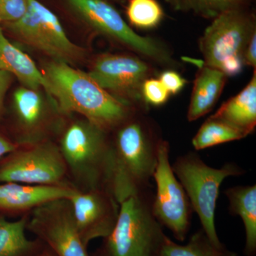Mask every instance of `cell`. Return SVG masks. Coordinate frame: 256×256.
Listing matches in <instances>:
<instances>
[{
  "mask_svg": "<svg viewBox=\"0 0 256 256\" xmlns=\"http://www.w3.org/2000/svg\"><path fill=\"white\" fill-rule=\"evenodd\" d=\"M242 132L246 137L256 127V69L246 87L212 114Z\"/></svg>",
  "mask_w": 256,
  "mask_h": 256,
  "instance_id": "17",
  "label": "cell"
},
{
  "mask_svg": "<svg viewBox=\"0 0 256 256\" xmlns=\"http://www.w3.org/2000/svg\"><path fill=\"white\" fill-rule=\"evenodd\" d=\"M0 70L18 79L23 86L45 92L48 84L42 72L31 57L13 44L5 36L0 25Z\"/></svg>",
  "mask_w": 256,
  "mask_h": 256,
  "instance_id": "16",
  "label": "cell"
},
{
  "mask_svg": "<svg viewBox=\"0 0 256 256\" xmlns=\"http://www.w3.org/2000/svg\"><path fill=\"white\" fill-rule=\"evenodd\" d=\"M14 78L12 74L0 70V119L4 114L5 97Z\"/></svg>",
  "mask_w": 256,
  "mask_h": 256,
  "instance_id": "27",
  "label": "cell"
},
{
  "mask_svg": "<svg viewBox=\"0 0 256 256\" xmlns=\"http://www.w3.org/2000/svg\"><path fill=\"white\" fill-rule=\"evenodd\" d=\"M1 182L28 185L70 184L63 156L54 140L20 144L1 156Z\"/></svg>",
  "mask_w": 256,
  "mask_h": 256,
  "instance_id": "9",
  "label": "cell"
},
{
  "mask_svg": "<svg viewBox=\"0 0 256 256\" xmlns=\"http://www.w3.org/2000/svg\"><path fill=\"white\" fill-rule=\"evenodd\" d=\"M76 191L70 184L62 185H28L0 183V214L18 218L48 202L68 198Z\"/></svg>",
  "mask_w": 256,
  "mask_h": 256,
  "instance_id": "14",
  "label": "cell"
},
{
  "mask_svg": "<svg viewBox=\"0 0 256 256\" xmlns=\"http://www.w3.org/2000/svg\"><path fill=\"white\" fill-rule=\"evenodd\" d=\"M159 79L170 96L178 95L188 84L186 78L172 69H168L160 74Z\"/></svg>",
  "mask_w": 256,
  "mask_h": 256,
  "instance_id": "26",
  "label": "cell"
},
{
  "mask_svg": "<svg viewBox=\"0 0 256 256\" xmlns=\"http://www.w3.org/2000/svg\"><path fill=\"white\" fill-rule=\"evenodd\" d=\"M170 154L169 142L162 140L152 176L156 186L152 212L158 222L169 229L176 240L184 242L190 232L193 210L184 188L173 172Z\"/></svg>",
  "mask_w": 256,
  "mask_h": 256,
  "instance_id": "11",
  "label": "cell"
},
{
  "mask_svg": "<svg viewBox=\"0 0 256 256\" xmlns=\"http://www.w3.org/2000/svg\"><path fill=\"white\" fill-rule=\"evenodd\" d=\"M174 10L192 12L202 18L213 20L236 8L247 6L248 0H165Z\"/></svg>",
  "mask_w": 256,
  "mask_h": 256,
  "instance_id": "22",
  "label": "cell"
},
{
  "mask_svg": "<svg viewBox=\"0 0 256 256\" xmlns=\"http://www.w3.org/2000/svg\"><path fill=\"white\" fill-rule=\"evenodd\" d=\"M226 196L228 210L233 216H238L244 222L246 232L244 254H256V186H236L227 188Z\"/></svg>",
  "mask_w": 256,
  "mask_h": 256,
  "instance_id": "18",
  "label": "cell"
},
{
  "mask_svg": "<svg viewBox=\"0 0 256 256\" xmlns=\"http://www.w3.org/2000/svg\"><path fill=\"white\" fill-rule=\"evenodd\" d=\"M152 186L120 202L118 220L92 256H156L166 234L152 212Z\"/></svg>",
  "mask_w": 256,
  "mask_h": 256,
  "instance_id": "4",
  "label": "cell"
},
{
  "mask_svg": "<svg viewBox=\"0 0 256 256\" xmlns=\"http://www.w3.org/2000/svg\"><path fill=\"white\" fill-rule=\"evenodd\" d=\"M126 15L134 28L151 30L163 21L164 12L158 0H128Z\"/></svg>",
  "mask_w": 256,
  "mask_h": 256,
  "instance_id": "23",
  "label": "cell"
},
{
  "mask_svg": "<svg viewBox=\"0 0 256 256\" xmlns=\"http://www.w3.org/2000/svg\"><path fill=\"white\" fill-rule=\"evenodd\" d=\"M245 66L256 69V32L254 33L248 42L244 54Z\"/></svg>",
  "mask_w": 256,
  "mask_h": 256,
  "instance_id": "28",
  "label": "cell"
},
{
  "mask_svg": "<svg viewBox=\"0 0 256 256\" xmlns=\"http://www.w3.org/2000/svg\"><path fill=\"white\" fill-rule=\"evenodd\" d=\"M18 144L14 142L10 136L0 131V158L14 150Z\"/></svg>",
  "mask_w": 256,
  "mask_h": 256,
  "instance_id": "29",
  "label": "cell"
},
{
  "mask_svg": "<svg viewBox=\"0 0 256 256\" xmlns=\"http://www.w3.org/2000/svg\"><path fill=\"white\" fill-rule=\"evenodd\" d=\"M244 138L246 136L238 130L222 120L210 116L202 124L192 139V146L196 150H202Z\"/></svg>",
  "mask_w": 256,
  "mask_h": 256,
  "instance_id": "21",
  "label": "cell"
},
{
  "mask_svg": "<svg viewBox=\"0 0 256 256\" xmlns=\"http://www.w3.org/2000/svg\"><path fill=\"white\" fill-rule=\"evenodd\" d=\"M34 256H56L46 246L43 244L41 248Z\"/></svg>",
  "mask_w": 256,
  "mask_h": 256,
  "instance_id": "30",
  "label": "cell"
},
{
  "mask_svg": "<svg viewBox=\"0 0 256 256\" xmlns=\"http://www.w3.org/2000/svg\"><path fill=\"white\" fill-rule=\"evenodd\" d=\"M26 230L56 256H92L76 227L68 198L54 200L34 210Z\"/></svg>",
  "mask_w": 256,
  "mask_h": 256,
  "instance_id": "12",
  "label": "cell"
},
{
  "mask_svg": "<svg viewBox=\"0 0 256 256\" xmlns=\"http://www.w3.org/2000/svg\"><path fill=\"white\" fill-rule=\"evenodd\" d=\"M3 26L18 41L52 60L72 66L85 57L86 50L67 36L58 16L38 0H30L22 18Z\"/></svg>",
  "mask_w": 256,
  "mask_h": 256,
  "instance_id": "8",
  "label": "cell"
},
{
  "mask_svg": "<svg viewBox=\"0 0 256 256\" xmlns=\"http://www.w3.org/2000/svg\"><path fill=\"white\" fill-rule=\"evenodd\" d=\"M146 112H138L112 131L110 190L118 202L150 188L162 138Z\"/></svg>",
  "mask_w": 256,
  "mask_h": 256,
  "instance_id": "2",
  "label": "cell"
},
{
  "mask_svg": "<svg viewBox=\"0 0 256 256\" xmlns=\"http://www.w3.org/2000/svg\"><path fill=\"white\" fill-rule=\"evenodd\" d=\"M156 256H237V254L228 250L224 244L216 246L200 228L184 245L165 236Z\"/></svg>",
  "mask_w": 256,
  "mask_h": 256,
  "instance_id": "20",
  "label": "cell"
},
{
  "mask_svg": "<svg viewBox=\"0 0 256 256\" xmlns=\"http://www.w3.org/2000/svg\"><path fill=\"white\" fill-rule=\"evenodd\" d=\"M72 11L92 31L116 42L150 63L174 68L178 63L162 42L136 33L107 0H67Z\"/></svg>",
  "mask_w": 256,
  "mask_h": 256,
  "instance_id": "6",
  "label": "cell"
},
{
  "mask_svg": "<svg viewBox=\"0 0 256 256\" xmlns=\"http://www.w3.org/2000/svg\"><path fill=\"white\" fill-rule=\"evenodd\" d=\"M227 78L218 69L204 64L198 67L188 108L190 122L197 120L212 111L223 92Z\"/></svg>",
  "mask_w": 256,
  "mask_h": 256,
  "instance_id": "15",
  "label": "cell"
},
{
  "mask_svg": "<svg viewBox=\"0 0 256 256\" xmlns=\"http://www.w3.org/2000/svg\"><path fill=\"white\" fill-rule=\"evenodd\" d=\"M42 72L48 84L46 92L62 116L76 114L111 133L142 112L111 95L88 74L70 64L52 60Z\"/></svg>",
  "mask_w": 256,
  "mask_h": 256,
  "instance_id": "1",
  "label": "cell"
},
{
  "mask_svg": "<svg viewBox=\"0 0 256 256\" xmlns=\"http://www.w3.org/2000/svg\"><path fill=\"white\" fill-rule=\"evenodd\" d=\"M30 6V0H0V24L15 22L22 18Z\"/></svg>",
  "mask_w": 256,
  "mask_h": 256,
  "instance_id": "25",
  "label": "cell"
},
{
  "mask_svg": "<svg viewBox=\"0 0 256 256\" xmlns=\"http://www.w3.org/2000/svg\"><path fill=\"white\" fill-rule=\"evenodd\" d=\"M28 216L11 220L0 214V256H34L41 248L43 242L26 236Z\"/></svg>",
  "mask_w": 256,
  "mask_h": 256,
  "instance_id": "19",
  "label": "cell"
},
{
  "mask_svg": "<svg viewBox=\"0 0 256 256\" xmlns=\"http://www.w3.org/2000/svg\"><path fill=\"white\" fill-rule=\"evenodd\" d=\"M88 74L111 95L146 112L142 84L156 74L148 60L130 54H102L94 60Z\"/></svg>",
  "mask_w": 256,
  "mask_h": 256,
  "instance_id": "10",
  "label": "cell"
},
{
  "mask_svg": "<svg viewBox=\"0 0 256 256\" xmlns=\"http://www.w3.org/2000/svg\"><path fill=\"white\" fill-rule=\"evenodd\" d=\"M76 227L88 247L92 240L107 237L118 220L120 203L107 188L80 191L68 198Z\"/></svg>",
  "mask_w": 256,
  "mask_h": 256,
  "instance_id": "13",
  "label": "cell"
},
{
  "mask_svg": "<svg viewBox=\"0 0 256 256\" xmlns=\"http://www.w3.org/2000/svg\"><path fill=\"white\" fill-rule=\"evenodd\" d=\"M172 168L186 192L192 210L200 218L202 230L216 246L223 245L215 225L220 186L225 178L242 176L245 170L233 162L220 168H212L194 152L178 156Z\"/></svg>",
  "mask_w": 256,
  "mask_h": 256,
  "instance_id": "7",
  "label": "cell"
},
{
  "mask_svg": "<svg viewBox=\"0 0 256 256\" xmlns=\"http://www.w3.org/2000/svg\"><path fill=\"white\" fill-rule=\"evenodd\" d=\"M57 137L54 140L63 156L69 182L80 191H110L114 159L110 133L79 116L63 122Z\"/></svg>",
  "mask_w": 256,
  "mask_h": 256,
  "instance_id": "3",
  "label": "cell"
},
{
  "mask_svg": "<svg viewBox=\"0 0 256 256\" xmlns=\"http://www.w3.org/2000/svg\"><path fill=\"white\" fill-rule=\"evenodd\" d=\"M142 96L148 108L160 107L169 100L170 94L159 78L150 77L143 82Z\"/></svg>",
  "mask_w": 256,
  "mask_h": 256,
  "instance_id": "24",
  "label": "cell"
},
{
  "mask_svg": "<svg viewBox=\"0 0 256 256\" xmlns=\"http://www.w3.org/2000/svg\"><path fill=\"white\" fill-rule=\"evenodd\" d=\"M255 32L256 16L246 6L227 10L213 18L198 41L204 65L227 77L238 75L245 66L246 47Z\"/></svg>",
  "mask_w": 256,
  "mask_h": 256,
  "instance_id": "5",
  "label": "cell"
}]
</instances>
